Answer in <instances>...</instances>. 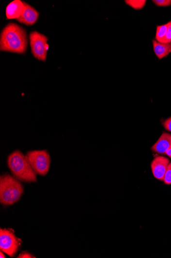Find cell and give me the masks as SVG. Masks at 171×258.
<instances>
[{"instance_id": "2e32d148", "label": "cell", "mask_w": 171, "mask_h": 258, "mask_svg": "<svg viewBox=\"0 0 171 258\" xmlns=\"http://www.w3.org/2000/svg\"><path fill=\"white\" fill-rule=\"evenodd\" d=\"M168 29L166 36L165 43L171 42V21L167 23Z\"/></svg>"}, {"instance_id": "7c38bea8", "label": "cell", "mask_w": 171, "mask_h": 258, "mask_svg": "<svg viewBox=\"0 0 171 258\" xmlns=\"http://www.w3.org/2000/svg\"><path fill=\"white\" fill-rule=\"evenodd\" d=\"M167 29V24L157 26L155 39L157 42L160 43H165Z\"/></svg>"}, {"instance_id": "7a4b0ae2", "label": "cell", "mask_w": 171, "mask_h": 258, "mask_svg": "<svg viewBox=\"0 0 171 258\" xmlns=\"http://www.w3.org/2000/svg\"><path fill=\"white\" fill-rule=\"evenodd\" d=\"M7 165L13 175L21 182H37V174L33 171L26 155L20 150L14 151L7 157Z\"/></svg>"}, {"instance_id": "8992f818", "label": "cell", "mask_w": 171, "mask_h": 258, "mask_svg": "<svg viewBox=\"0 0 171 258\" xmlns=\"http://www.w3.org/2000/svg\"><path fill=\"white\" fill-rule=\"evenodd\" d=\"M30 39L31 53L33 56L39 60L46 62L49 49L48 38L46 35L34 31L31 33Z\"/></svg>"}, {"instance_id": "5b68a950", "label": "cell", "mask_w": 171, "mask_h": 258, "mask_svg": "<svg viewBox=\"0 0 171 258\" xmlns=\"http://www.w3.org/2000/svg\"><path fill=\"white\" fill-rule=\"evenodd\" d=\"M21 241L11 229H0V249L3 253L14 257L20 247Z\"/></svg>"}, {"instance_id": "9c48e42d", "label": "cell", "mask_w": 171, "mask_h": 258, "mask_svg": "<svg viewBox=\"0 0 171 258\" xmlns=\"http://www.w3.org/2000/svg\"><path fill=\"white\" fill-rule=\"evenodd\" d=\"M25 10L24 2L20 0L15 1L9 4L6 9V15L8 19L19 18Z\"/></svg>"}, {"instance_id": "30bf717a", "label": "cell", "mask_w": 171, "mask_h": 258, "mask_svg": "<svg viewBox=\"0 0 171 258\" xmlns=\"http://www.w3.org/2000/svg\"><path fill=\"white\" fill-rule=\"evenodd\" d=\"M171 148V135L164 132L152 146L151 149L157 154L166 155L167 151Z\"/></svg>"}, {"instance_id": "ba28073f", "label": "cell", "mask_w": 171, "mask_h": 258, "mask_svg": "<svg viewBox=\"0 0 171 258\" xmlns=\"http://www.w3.org/2000/svg\"><path fill=\"white\" fill-rule=\"evenodd\" d=\"M25 10L17 21L26 25H32L37 22L39 13L33 7L24 2Z\"/></svg>"}, {"instance_id": "52a82bcc", "label": "cell", "mask_w": 171, "mask_h": 258, "mask_svg": "<svg viewBox=\"0 0 171 258\" xmlns=\"http://www.w3.org/2000/svg\"><path fill=\"white\" fill-rule=\"evenodd\" d=\"M170 161L163 156L156 157L151 164L153 175L156 179L163 181L164 178L169 164Z\"/></svg>"}, {"instance_id": "6da1fadb", "label": "cell", "mask_w": 171, "mask_h": 258, "mask_svg": "<svg viewBox=\"0 0 171 258\" xmlns=\"http://www.w3.org/2000/svg\"><path fill=\"white\" fill-rule=\"evenodd\" d=\"M28 37L25 30L14 23L7 24L0 37V50L24 54L28 48Z\"/></svg>"}, {"instance_id": "277c9868", "label": "cell", "mask_w": 171, "mask_h": 258, "mask_svg": "<svg viewBox=\"0 0 171 258\" xmlns=\"http://www.w3.org/2000/svg\"><path fill=\"white\" fill-rule=\"evenodd\" d=\"M25 155L36 174L45 176L49 172L51 158L47 150H30Z\"/></svg>"}, {"instance_id": "3957f363", "label": "cell", "mask_w": 171, "mask_h": 258, "mask_svg": "<svg viewBox=\"0 0 171 258\" xmlns=\"http://www.w3.org/2000/svg\"><path fill=\"white\" fill-rule=\"evenodd\" d=\"M24 186L20 181L8 173L0 177V202L10 206L20 200L24 193Z\"/></svg>"}, {"instance_id": "5bb4252c", "label": "cell", "mask_w": 171, "mask_h": 258, "mask_svg": "<svg viewBox=\"0 0 171 258\" xmlns=\"http://www.w3.org/2000/svg\"><path fill=\"white\" fill-rule=\"evenodd\" d=\"M163 181L164 182L165 184H171V163L168 165L164 176Z\"/></svg>"}, {"instance_id": "ac0fdd59", "label": "cell", "mask_w": 171, "mask_h": 258, "mask_svg": "<svg viewBox=\"0 0 171 258\" xmlns=\"http://www.w3.org/2000/svg\"><path fill=\"white\" fill-rule=\"evenodd\" d=\"M17 258H35V257L31 254L29 252H22L21 254H20L19 256L17 257Z\"/></svg>"}, {"instance_id": "8fae6325", "label": "cell", "mask_w": 171, "mask_h": 258, "mask_svg": "<svg viewBox=\"0 0 171 258\" xmlns=\"http://www.w3.org/2000/svg\"><path fill=\"white\" fill-rule=\"evenodd\" d=\"M153 45L156 56L161 59L169 55L171 52V43H160L155 40H153Z\"/></svg>"}, {"instance_id": "4fadbf2b", "label": "cell", "mask_w": 171, "mask_h": 258, "mask_svg": "<svg viewBox=\"0 0 171 258\" xmlns=\"http://www.w3.org/2000/svg\"><path fill=\"white\" fill-rule=\"evenodd\" d=\"M125 3L134 10H140L145 6L146 1L145 0H127Z\"/></svg>"}, {"instance_id": "d6986e66", "label": "cell", "mask_w": 171, "mask_h": 258, "mask_svg": "<svg viewBox=\"0 0 171 258\" xmlns=\"http://www.w3.org/2000/svg\"><path fill=\"white\" fill-rule=\"evenodd\" d=\"M166 155L168 156L170 158H171V148H170L167 152H166Z\"/></svg>"}, {"instance_id": "e0dca14e", "label": "cell", "mask_w": 171, "mask_h": 258, "mask_svg": "<svg viewBox=\"0 0 171 258\" xmlns=\"http://www.w3.org/2000/svg\"><path fill=\"white\" fill-rule=\"evenodd\" d=\"M163 124L167 130L171 132V117L166 120Z\"/></svg>"}, {"instance_id": "9a60e30c", "label": "cell", "mask_w": 171, "mask_h": 258, "mask_svg": "<svg viewBox=\"0 0 171 258\" xmlns=\"http://www.w3.org/2000/svg\"><path fill=\"white\" fill-rule=\"evenodd\" d=\"M154 3L158 6L166 7L171 5V0H155L153 1Z\"/></svg>"}, {"instance_id": "ffe728a7", "label": "cell", "mask_w": 171, "mask_h": 258, "mask_svg": "<svg viewBox=\"0 0 171 258\" xmlns=\"http://www.w3.org/2000/svg\"><path fill=\"white\" fill-rule=\"evenodd\" d=\"M0 258H6L5 256L3 253L2 251H1V252H0Z\"/></svg>"}]
</instances>
